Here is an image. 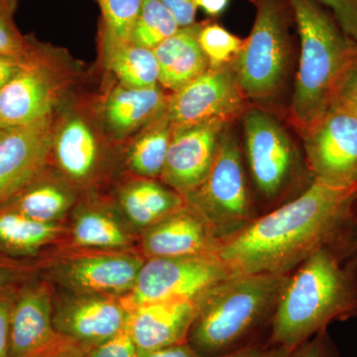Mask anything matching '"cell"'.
I'll return each mask as SVG.
<instances>
[{"mask_svg": "<svg viewBox=\"0 0 357 357\" xmlns=\"http://www.w3.org/2000/svg\"><path fill=\"white\" fill-rule=\"evenodd\" d=\"M357 185L312 182L299 196L255 218L222 243L218 257L232 275L289 274L349 227Z\"/></svg>", "mask_w": 357, "mask_h": 357, "instance_id": "cell-1", "label": "cell"}, {"mask_svg": "<svg viewBox=\"0 0 357 357\" xmlns=\"http://www.w3.org/2000/svg\"><path fill=\"white\" fill-rule=\"evenodd\" d=\"M357 317V257L324 246L289 274L271 321L270 344L295 351L333 321Z\"/></svg>", "mask_w": 357, "mask_h": 357, "instance_id": "cell-2", "label": "cell"}, {"mask_svg": "<svg viewBox=\"0 0 357 357\" xmlns=\"http://www.w3.org/2000/svg\"><path fill=\"white\" fill-rule=\"evenodd\" d=\"M290 3L300 54L287 121L299 132L332 107L340 77L357 58V43L314 0H290Z\"/></svg>", "mask_w": 357, "mask_h": 357, "instance_id": "cell-3", "label": "cell"}, {"mask_svg": "<svg viewBox=\"0 0 357 357\" xmlns=\"http://www.w3.org/2000/svg\"><path fill=\"white\" fill-rule=\"evenodd\" d=\"M289 274H234L213 286L198 301L188 344L204 357L251 344L260 328L271 325Z\"/></svg>", "mask_w": 357, "mask_h": 357, "instance_id": "cell-4", "label": "cell"}, {"mask_svg": "<svg viewBox=\"0 0 357 357\" xmlns=\"http://www.w3.org/2000/svg\"><path fill=\"white\" fill-rule=\"evenodd\" d=\"M246 171L265 213L299 196L314 181L302 144L274 109L249 103L239 119Z\"/></svg>", "mask_w": 357, "mask_h": 357, "instance_id": "cell-5", "label": "cell"}, {"mask_svg": "<svg viewBox=\"0 0 357 357\" xmlns=\"http://www.w3.org/2000/svg\"><path fill=\"white\" fill-rule=\"evenodd\" d=\"M250 1L255 22L234 67L249 102L274 109L292 75L295 17L290 0Z\"/></svg>", "mask_w": 357, "mask_h": 357, "instance_id": "cell-6", "label": "cell"}, {"mask_svg": "<svg viewBox=\"0 0 357 357\" xmlns=\"http://www.w3.org/2000/svg\"><path fill=\"white\" fill-rule=\"evenodd\" d=\"M29 36L20 72L0 91V126L18 128L57 112L83 77L82 65L61 47Z\"/></svg>", "mask_w": 357, "mask_h": 357, "instance_id": "cell-7", "label": "cell"}, {"mask_svg": "<svg viewBox=\"0 0 357 357\" xmlns=\"http://www.w3.org/2000/svg\"><path fill=\"white\" fill-rule=\"evenodd\" d=\"M236 123L229 122L223 129L210 172L185 198L223 243L259 215Z\"/></svg>", "mask_w": 357, "mask_h": 357, "instance_id": "cell-8", "label": "cell"}, {"mask_svg": "<svg viewBox=\"0 0 357 357\" xmlns=\"http://www.w3.org/2000/svg\"><path fill=\"white\" fill-rule=\"evenodd\" d=\"M231 275L218 256L145 258L135 284L121 301L128 312L150 303L198 301Z\"/></svg>", "mask_w": 357, "mask_h": 357, "instance_id": "cell-9", "label": "cell"}, {"mask_svg": "<svg viewBox=\"0 0 357 357\" xmlns=\"http://www.w3.org/2000/svg\"><path fill=\"white\" fill-rule=\"evenodd\" d=\"M105 141L102 115L89 103L69 98L56 112L50 160L57 171L79 190L100 172Z\"/></svg>", "mask_w": 357, "mask_h": 357, "instance_id": "cell-10", "label": "cell"}, {"mask_svg": "<svg viewBox=\"0 0 357 357\" xmlns=\"http://www.w3.org/2000/svg\"><path fill=\"white\" fill-rule=\"evenodd\" d=\"M312 181L335 188L357 185V117L332 107L297 132Z\"/></svg>", "mask_w": 357, "mask_h": 357, "instance_id": "cell-11", "label": "cell"}, {"mask_svg": "<svg viewBox=\"0 0 357 357\" xmlns=\"http://www.w3.org/2000/svg\"><path fill=\"white\" fill-rule=\"evenodd\" d=\"M234 65L208 69L169 98L173 128L204 121L236 122L248 107Z\"/></svg>", "mask_w": 357, "mask_h": 357, "instance_id": "cell-12", "label": "cell"}, {"mask_svg": "<svg viewBox=\"0 0 357 357\" xmlns=\"http://www.w3.org/2000/svg\"><path fill=\"white\" fill-rule=\"evenodd\" d=\"M145 257L110 252L68 258L52 270V277L70 293L122 298L135 284Z\"/></svg>", "mask_w": 357, "mask_h": 357, "instance_id": "cell-13", "label": "cell"}, {"mask_svg": "<svg viewBox=\"0 0 357 357\" xmlns=\"http://www.w3.org/2000/svg\"><path fill=\"white\" fill-rule=\"evenodd\" d=\"M227 123L211 121L173 128L160 181L184 198L194 192L210 172Z\"/></svg>", "mask_w": 357, "mask_h": 357, "instance_id": "cell-14", "label": "cell"}, {"mask_svg": "<svg viewBox=\"0 0 357 357\" xmlns=\"http://www.w3.org/2000/svg\"><path fill=\"white\" fill-rule=\"evenodd\" d=\"M128 314L121 298L70 293L54 306L53 324L61 337L89 349L121 332Z\"/></svg>", "mask_w": 357, "mask_h": 357, "instance_id": "cell-15", "label": "cell"}, {"mask_svg": "<svg viewBox=\"0 0 357 357\" xmlns=\"http://www.w3.org/2000/svg\"><path fill=\"white\" fill-rule=\"evenodd\" d=\"M55 122L54 112L0 138V204L49 165Z\"/></svg>", "mask_w": 357, "mask_h": 357, "instance_id": "cell-16", "label": "cell"}, {"mask_svg": "<svg viewBox=\"0 0 357 357\" xmlns=\"http://www.w3.org/2000/svg\"><path fill=\"white\" fill-rule=\"evenodd\" d=\"M223 241L187 203L142 232L145 258L218 256Z\"/></svg>", "mask_w": 357, "mask_h": 357, "instance_id": "cell-17", "label": "cell"}, {"mask_svg": "<svg viewBox=\"0 0 357 357\" xmlns=\"http://www.w3.org/2000/svg\"><path fill=\"white\" fill-rule=\"evenodd\" d=\"M53 301L48 286L32 283L17 290L11 314L9 357H37L64 337L54 328Z\"/></svg>", "mask_w": 357, "mask_h": 357, "instance_id": "cell-18", "label": "cell"}, {"mask_svg": "<svg viewBox=\"0 0 357 357\" xmlns=\"http://www.w3.org/2000/svg\"><path fill=\"white\" fill-rule=\"evenodd\" d=\"M198 301L150 303L130 310L126 328L138 351L188 342Z\"/></svg>", "mask_w": 357, "mask_h": 357, "instance_id": "cell-19", "label": "cell"}, {"mask_svg": "<svg viewBox=\"0 0 357 357\" xmlns=\"http://www.w3.org/2000/svg\"><path fill=\"white\" fill-rule=\"evenodd\" d=\"M169 98L164 89H133L117 84L102 107V123L107 140L123 142L166 112Z\"/></svg>", "mask_w": 357, "mask_h": 357, "instance_id": "cell-20", "label": "cell"}, {"mask_svg": "<svg viewBox=\"0 0 357 357\" xmlns=\"http://www.w3.org/2000/svg\"><path fill=\"white\" fill-rule=\"evenodd\" d=\"M77 189L49 165L0 206L44 223H60L77 201Z\"/></svg>", "mask_w": 357, "mask_h": 357, "instance_id": "cell-21", "label": "cell"}, {"mask_svg": "<svg viewBox=\"0 0 357 357\" xmlns=\"http://www.w3.org/2000/svg\"><path fill=\"white\" fill-rule=\"evenodd\" d=\"M201 22L180 28L173 36L153 49L159 66V84L171 93L184 88L210 69L199 46Z\"/></svg>", "mask_w": 357, "mask_h": 357, "instance_id": "cell-22", "label": "cell"}, {"mask_svg": "<svg viewBox=\"0 0 357 357\" xmlns=\"http://www.w3.org/2000/svg\"><path fill=\"white\" fill-rule=\"evenodd\" d=\"M185 204L182 195L154 178L137 177L117 192L119 213L128 225L142 232Z\"/></svg>", "mask_w": 357, "mask_h": 357, "instance_id": "cell-23", "label": "cell"}, {"mask_svg": "<svg viewBox=\"0 0 357 357\" xmlns=\"http://www.w3.org/2000/svg\"><path fill=\"white\" fill-rule=\"evenodd\" d=\"M123 222V218L105 204H82L73 220V243L86 249L115 251L128 248L132 236Z\"/></svg>", "mask_w": 357, "mask_h": 357, "instance_id": "cell-24", "label": "cell"}, {"mask_svg": "<svg viewBox=\"0 0 357 357\" xmlns=\"http://www.w3.org/2000/svg\"><path fill=\"white\" fill-rule=\"evenodd\" d=\"M100 36L105 64L119 79V84L133 89L160 86L158 62L152 49Z\"/></svg>", "mask_w": 357, "mask_h": 357, "instance_id": "cell-25", "label": "cell"}, {"mask_svg": "<svg viewBox=\"0 0 357 357\" xmlns=\"http://www.w3.org/2000/svg\"><path fill=\"white\" fill-rule=\"evenodd\" d=\"M64 232L61 223H44L0 206V255L30 256L55 243Z\"/></svg>", "mask_w": 357, "mask_h": 357, "instance_id": "cell-26", "label": "cell"}, {"mask_svg": "<svg viewBox=\"0 0 357 357\" xmlns=\"http://www.w3.org/2000/svg\"><path fill=\"white\" fill-rule=\"evenodd\" d=\"M172 132L173 126L166 109L133 136L126 154L129 170L140 178H161Z\"/></svg>", "mask_w": 357, "mask_h": 357, "instance_id": "cell-27", "label": "cell"}, {"mask_svg": "<svg viewBox=\"0 0 357 357\" xmlns=\"http://www.w3.org/2000/svg\"><path fill=\"white\" fill-rule=\"evenodd\" d=\"M178 29L177 20L159 0H143L129 42L153 50Z\"/></svg>", "mask_w": 357, "mask_h": 357, "instance_id": "cell-28", "label": "cell"}, {"mask_svg": "<svg viewBox=\"0 0 357 357\" xmlns=\"http://www.w3.org/2000/svg\"><path fill=\"white\" fill-rule=\"evenodd\" d=\"M198 39L211 69L234 65L244 42L215 20L201 22Z\"/></svg>", "mask_w": 357, "mask_h": 357, "instance_id": "cell-29", "label": "cell"}, {"mask_svg": "<svg viewBox=\"0 0 357 357\" xmlns=\"http://www.w3.org/2000/svg\"><path fill=\"white\" fill-rule=\"evenodd\" d=\"M102 11L100 35L129 41L143 0H96Z\"/></svg>", "mask_w": 357, "mask_h": 357, "instance_id": "cell-30", "label": "cell"}, {"mask_svg": "<svg viewBox=\"0 0 357 357\" xmlns=\"http://www.w3.org/2000/svg\"><path fill=\"white\" fill-rule=\"evenodd\" d=\"M22 0H0V53L24 55L29 48V36L20 32L15 14Z\"/></svg>", "mask_w": 357, "mask_h": 357, "instance_id": "cell-31", "label": "cell"}, {"mask_svg": "<svg viewBox=\"0 0 357 357\" xmlns=\"http://www.w3.org/2000/svg\"><path fill=\"white\" fill-rule=\"evenodd\" d=\"M138 354L139 351L126 326L102 344L89 347L83 357H138Z\"/></svg>", "mask_w": 357, "mask_h": 357, "instance_id": "cell-32", "label": "cell"}, {"mask_svg": "<svg viewBox=\"0 0 357 357\" xmlns=\"http://www.w3.org/2000/svg\"><path fill=\"white\" fill-rule=\"evenodd\" d=\"M332 107L347 110L357 117V58L340 77Z\"/></svg>", "mask_w": 357, "mask_h": 357, "instance_id": "cell-33", "label": "cell"}, {"mask_svg": "<svg viewBox=\"0 0 357 357\" xmlns=\"http://www.w3.org/2000/svg\"><path fill=\"white\" fill-rule=\"evenodd\" d=\"M330 11L342 31L357 43V0H314Z\"/></svg>", "mask_w": 357, "mask_h": 357, "instance_id": "cell-34", "label": "cell"}, {"mask_svg": "<svg viewBox=\"0 0 357 357\" xmlns=\"http://www.w3.org/2000/svg\"><path fill=\"white\" fill-rule=\"evenodd\" d=\"M16 294L13 286L0 292V357H9L11 314Z\"/></svg>", "mask_w": 357, "mask_h": 357, "instance_id": "cell-35", "label": "cell"}, {"mask_svg": "<svg viewBox=\"0 0 357 357\" xmlns=\"http://www.w3.org/2000/svg\"><path fill=\"white\" fill-rule=\"evenodd\" d=\"M292 357H340V354L328 330H325L297 347Z\"/></svg>", "mask_w": 357, "mask_h": 357, "instance_id": "cell-36", "label": "cell"}, {"mask_svg": "<svg viewBox=\"0 0 357 357\" xmlns=\"http://www.w3.org/2000/svg\"><path fill=\"white\" fill-rule=\"evenodd\" d=\"M294 351L287 347L270 344H251L220 357H292Z\"/></svg>", "mask_w": 357, "mask_h": 357, "instance_id": "cell-37", "label": "cell"}, {"mask_svg": "<svg viewBox=\"0 0 357 357\" xmlns=\"http://www.w3.org/2000/svg\"><path fill=\"white\" fill-rule=\"evenodd\" d=\"M173 14L180 28L196 23V0H159Z\"/></svg>", "mask_w": 357, "mask_h": 357, "instance_id": "cell-38", "label": "cell"}, {"mask_svg": "<svg viewBox=\"0 0 357 357\" xmlns=\"http://www.w3.org/2000/svg\"><path fill=\"white\" fill-rule=\"evenodd\" d=\"M27 53V52H26ZM25 55L0 53V91L20 72L24 63Z\"/></svg>", "mask_w": 357, "mask_h": 357, "instance_id": "cell-39", "label": "cell"}, {"mask_svg": "<svg viewBox=\"0 0 357 357\" xmlns=\"http://www.w3.org/2000/svg\"><path fill=\"white\" fill-rule=\"evenodd\" d=\"M138 357H204L188 344L171 345L150 351H139Z\"/></svg>", "mask_w": 357, "mask_h": 357, "instance_id": "cell-40", "label": "cell"}, {"mask_svg": "<svg viewBox=\"0 0 357 357\" xmlns=\"http://www.w3.org/2000/svg\"><path fill=\"white\" fill-rule=\"evenodd\" d=\"M338 243L345 252L357 257V199L352 208L349 227Z\"/></svg>", "mask_w": 357, "mask_h": 357, "instance_id": "cell-41", "label": "cell"}, {"mask_svg": "<svg viewBox=\"0 0 357 357\" xmlns=\"http://www.w3.org/2000/svg\"><path fill=\"white\" fill-rule=\"evenodd\" d=\"M81 347L82 345L64 337L50 351L37 357H83L86 351H82Z\"/></svg>", "mask_w": 357, "mask_h": 357, "instance_id": "cell-42", "label": "cell"}, {"mask_svg": "<svg viewBox=\"0 0 357 357\" xmlns=\"http://www.w3.org/2000/svg\"><path fill=\"white\" fill-rule=\"evenodd\" d=\"M229 2V0H196L198 8L203 9L211 18L220 15L227 8Z\"/></svg>", "mask_w": 357, "mask_h": 357, "instance_id": "cell-43", "label": "cell"}, {"mask_svg": "<svg viewBox=\"0 0 357 357\" xmlns=\"http://www.w3.org/2000/svg\"><path fill=\"white\" fill-rule=\"evenodd\" d=\"M20 278V272L17 269L7 265L0 264V292L11 287Z\"/></svg>", "mask_w": 357, "mask_h": 357, "instance_id": "cell-44", "label": "cell"}, {"mask_svg": "<svg viewBox=\"0 0 357 357\" xmlns=\"http://www.w3.org/2000/svg\"><path fill=\"white\" fill-rule=\"evenodd\" d=\"M7 130H8V129H6L0 126V138L2 137V135H3V134L6 133Z\"/></svg>", "mask_w": 357, "mask_h": 357, "instance_id": "cell-45", "label": "cell"}]
</instances>
